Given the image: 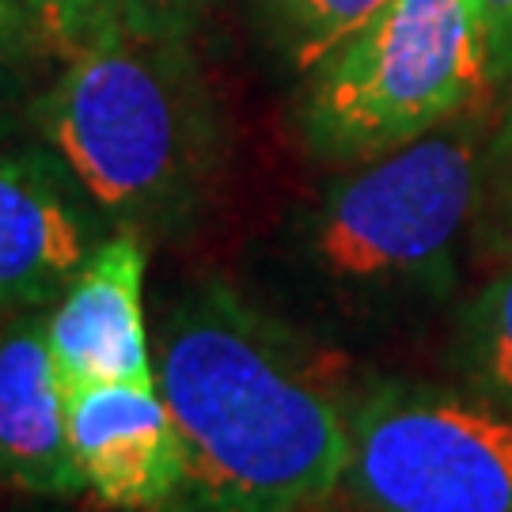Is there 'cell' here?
Masks as SVG:
<instances>
[{"label":"cell","mask_w":512,"mask_h":512,"mask_svg":"<svg viewBox=\"0 0 512 512\" xmlns=\"http://www.w3.org/2000/svg\"><path fill=\"white\" fill-rule=\"evenodd\" d=\"M152 353L186 459L164 512H319L342 494L361 387L346 346L198 274L160 300Z\"/></svg>","instance_id":"cell-1"},{"label":"cell","mask_w":512,"mask_h":512,"mask_svg":"<svg viewBox=\"0 0 512 512\" xmlns=\"http://www.w3.org/2000/svg\"><path fill=\"white\" fill-rule=\"evenodd\" d=\"M478 164L471 129H437L342 167L258 243L251 289L346 349L421 334L459 293Z\"/></svg>","instance_id":"cell-2"},{"label":"cell","mask_w":512,"mask_h":512,"mask_svg":"<svg viewBox=\"0 0 512 512\" xmlns=\"http://www.w3.org/2000/svg\"><path fill=\"white\" fill-rule=\"evenodd\" d=\"M110 228L179 239L213 205L228 126L194 38L122 31L92 54L57 65L27 114Z\"/></svg>","instance_id":"cell-3"},{"label":"cell","mask_w":512,"mask_h":512,"mask_svg":"<svg viewBox=\"0 0 512 512\" xmlns=\"http://www.w3.org/2000/svg\"><path fill=\"white\" fill-rule=\"evenodd\" d=\"M490 69L471 0H387L304 76L296 133L323 164H368L437 133Z\"/></svg>","instance_id":"cell-4"},{"label":"cell","mask_w":512,"mask_h":512,"mask_svg":"<svg viewBox=\"0 0 512 512\" xmlns=\"http://www.w3.org/2000/svg\"><path fill=\"white\" fill-rule=\"evenodd\" d=\"M342 494L365 512H512V414L459 384L357 387Z\"/></svg>","instance_id":"cell-5"},{"label":"cell","mask_w":512,"mask_h":512,"mask_svg":"<svg viewBox=\"0 0 512 512\" xmlns=\"http://www.w3.org/2000/svg\"><path fill=\"white\" fill-rule=\"evenodd\" d=\"M0 129V315L50 311L114 232L73 167L38 133Z\"/></svg>","instance_id":"cell-6"},{"label":"cell","mask_w":512,"mask_h":512,"mask_svg":"<svg viewBox=\"0 0 512 512\" xmlns=\"http://www.w3.org/2000/svg\"><path fill=\"white\" fill-rule=\"evenodd\" d=\"M148 239L114 228L46 311V338L65 387L160 384L145 319Z\"/></svg>","instance_id":"cell-7"},{"label":"cell","mask_w":512,"mask_h":512,"mask_svg":"<svg viewBox=\"0 0 512 512\" xmlns=\"http://www.w3.org/2000/svg\"><path fill=\"white\" fill-rule=\"evenodd\" d=\"M84 497L110 512H164L183 486V437L160 384L69 387Z\"/></svg>","instance_id":"cell-8"},{"label":"cell","mask_w":512,"mask_h":512,"mask_svg":"<svg viewBox=\"0 0 512 512\" xmlns=\"http://www.w3.org/2000/svg\"><path fill=\"white\" fill-rule=\"evenodd\" d=\"M0 486L35 501H76L84 478L69 440V387L46 338V311L0 327Z\"/></svg>","instance_id":"cell-9"},{"label":"cell","mask_w":512,"mask_h":512,"mask_svg":"<svg viewBox=\"0 0 512 512\" xmlns=\"http://www.w3.org/2000/svg\"><path fill=\"white\" fill-rule=\"evenodd\" d=\"M444 368L452 384L512 414V262L456 308Z\"/></svg>","instance_id":"cell-10"},{"label":"cell","mask_w":512,"mask_h":512,"mask_svg":"<svg viewBox=\"0 0 512 512\" xmlns=\"http://www.w3.org/2000/svg\"><path fill=\"white\" fill-rule=\"evenodd\" d=\"M387 0H247L266 54L285 73L308 76Z\"/></svg>","instance_id":"cell-11"},{"label":"cell","mask_w":512,"mask_h":512,"mask_svg":"<svg viewBox=\"0 0 512 512\" xmlns=\"http://www.w3.org/2000/svg\"><path fill=\"white\" fill-rule=\"evenodd\" d=\"M42 42L50 46L57 65L92 54L103 42L126 31L122 0H23Z\"/></svg>","instance_id":"cell-12"},{"label":"cell","mask_w":512,"mask_h":512,"mask_svg":"<svg viewBox=\"0 0 512 512\" xmlns=\"http://www.w3.org/2000/svg\"><path fill=\"white\" fill-rule=\"evenodd\" d=\"M471 247L486 258L512 262V114L482 145Z\"/></svg>","instance_id":"cell-13"},{"label":"cell","mask_w":512,"mask_h":512,"mask_svg":"<svg viewBox=\"0 0 512 512\" xmlns=\"http://www.w3.org/2000/svg\"><path fill=\"white\" fill-rule=\"evenodd\" d=\"M50 61L57 57L38 35L0 27V129H16V122H27L31 103L54 80Z\"/></svg>","instance_id":"cell-14"},{"label":"cell","mask_w":512,"mask_h":512,"mask_svg":"<svg viewBox=\"0 0 512 512\" xmlns=\"http://www.w3.org/2000/svg\"><path fill=\"white\" fill-rule=\"evenodd\" d=\"M217 0H122V23L133 35L198 38Z\"/></svg>","instance_id":"cell-15"},{"label":"cell","mask_w":512,"mask_h":512,"mask_svg":"<svg viewBox=\"0 0 512 512\" xmlns=\"http://www.w3.org/2000/svg\"><path fill=\"white\" fill-rule=\"evenodd\" d=\"M471 8L486 31L494 65H501L512 54V0H471Z\"/></svg>","instance_id":"cell-16"},{"label":"cell","mask_w":512,"mask_h":512,"mask_svg":"<svg viewBox=\"0 0 512 512\" xmlns=\"http://www.w3.org/2000/svg\"><path fill=\"white\" fill-rule=\"evenodd\" d=\"M0 27L4 31H23V35H38V27L31 23V12L23 0H0ZM42 38V35H38Z\"/></svg>","instance_id":"cell-17"},{"label":"cell","mask_w":512,"mask_h":512,"mask_svg":"<svg viewBox=\"0 0 512 512\" xmlns=\"http://www.w3.org/2000/svg\"><path fill=\"white\" fill-rule=\"evenodd\" d=\"M4 323H8V319H4V315H0V327H4Z\"/></svg>","instance_id":"cell-18"}]
</instances>
